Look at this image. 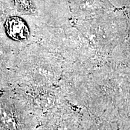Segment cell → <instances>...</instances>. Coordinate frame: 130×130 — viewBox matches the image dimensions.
Returning a JSON list of instances; mask_svg holds the SVG:
<instances>
[{
	"instance_id": "1",
	"label": "cell",
	"mask_w": 130,
	"mask_h": 130,
	"mask_svg": "<svg viewBox=\"0 0 130 130\" xmlns=\"http://www.w3.org/2000/svg\"><path fill=\"white\" fill-rule=\"evenodd\" d=\"M19 98L12 89L0 90V130H23Z\"/></svg>"
},
{
	"instance_id": "2",
	"label": "cell",
	"mask_w": 130,
	"mask_h": 130,
	"mask_svg": "<svg viewBox=\"0 0 130 130\" xmlns=\"http://www.w3.org/2000/svg\"><path fill=\"white\" fill-rule=\"evenodd\" d=\"M11 50L0 43V90L10 89L13 70Z\"/></svg>"
}]
</instances>
